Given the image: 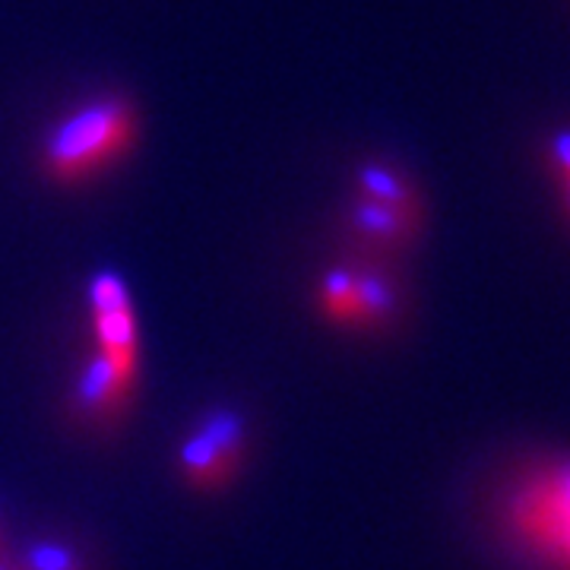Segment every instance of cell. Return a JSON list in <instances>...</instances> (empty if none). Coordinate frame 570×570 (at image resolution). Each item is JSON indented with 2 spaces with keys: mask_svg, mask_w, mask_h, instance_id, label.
<instances>
[{
  "mask_svg": "<svg viewBox=\"0 0 570 570\" xmlns=\"http://www.w3.org/2000/svg\"><path fill=\"white\" fill-rule=\"evenodd\" d=\"M142 115L121 92H102L67 108L39 140V171L58 187H86L111 175L140 146Z\"/></svg>",
  "mask_w": 570,
  "mask_h": 570,
  "instance_id": "cell-1",
  "label": "cell"
},
{
  "mask_svg": "<svg viewBox=\"0 0 570 570\" xmlns=\"http://www.w3.org/2000/svg\"><path fill=\"white\" fill-rule=\"evenodd\" d=\"M340 228L346 254L400 264L425 238V194L400 165L367 159L352 175V194L340 213Z\"/></svg>",
  "mask_w": 570,
  "mask_h": 570,
  "instance_id": "cell-2",
  "label": "cell"
},
{
  "mask_svg": "<svg viewBox=\"0 0 570 570\" xmlns=\"http://www.w3.org/2000/svg\"><path fill=\"white\" fill-rule=\"evenodd\" d=\"M494 523L530 568L570 570V456L517 469L498 491Z\"/></svg>",
  "mask_w": 570,
  "mask_h": 570,
  "instance_id": "cell-3",
  "label": "cell"
},
{
  "mask_svg": "<svg viewBox=\"0 0 570 570\" xmlns=\"http://www.w3.org/2000/svg\"><path fill=\"white\" fill-rule=\"evenodd\" d=\"M314 311L321 324L355 336H387L400 330L409 311L400 264L340 254L314 283Z\"/></svg>",
  "mask_w": 570,
  "mask_h": 570,
  "instance_id": "cell-4",
  "label": "cell"
},
{
  "mask_svg": "<svg viewBox=\"0 0 570 570\" xmlns=\"http://www.w3.org/2000/svg\"><path fill=\"white\" fill-rule=\"evenodd\" d=\"M250 456L247 419L232 406H213L184 431L175 466L181 482L197 494H219L232 489Z\"/></svg>",
  "mask_w": 570,
  "mask_h": 570,
  "instance_id": "cell-5",
  "label": "cell"
},
{
  "mask_svg": "<svg viewBox=\"0 0 570 570\" xmlns=\"http://www.w3.org/2000/svg\"><path fill=\"white\" fill-rule=\"evenodd\" d=\"M17 570H92L89 554L61 532H41L22 549H13Z\"/></svg>",
  "mask_w": 570,
  "mask_h": 570,
  "instance_id": "cell-6",
  "label": "cell"
},
{
  "mask_svg": "<svg viewBox=\"0 0 570 570\" xmlns=\"http://www.w3.org/2000/svg\"><path fill=\"white\" fill-rule=\"evenodd\" d=\"M542 163H546V175L551 178V187L558 194L564 223L570 225V124H561L558 130H551L546 137Z\"/></svg>",
  "mask_w": 570,
  "mask_h": 570,
  "instance_id": "cell-7",
  "label": "cell"
},
{
  "mask_svg": "<svg viewBox=\"0 0 570 570\" xmlns=\"http://www.w3.org/2000/svg\"><path fill=\"white\" fill-rule=\"evenodd\" d=\"M0 570H17L13 568V549L10 546L0 551Z\"/></svg>",
  "mask_w": 570,
  "mask_h": 570,
  "instance_id": "cell-8",
  "label": "cell"
}]
</instances>
